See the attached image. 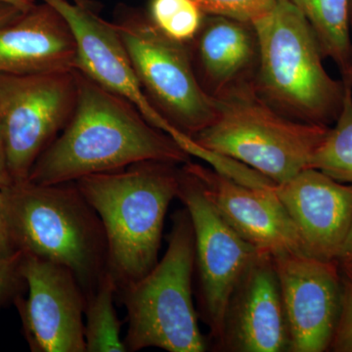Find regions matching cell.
<instances>
[{"mask_svg": "<svg viewBox=\"0 0 352 352\" xmlns=\"http://www.w3.org/2000/svg\"><path fill=\"white\" fill-rule=\"evenodd\" d=\"M78 91L63 131L38 157L28 182L50 185L124 170L141 162L182 166L190 156L126 99L76 71Z\"/></svg>", "mask_w": 352, "mask_h": 352, "instance_id": "6da1fadb", "label": "cell"}, {"mask_svg": "<svg viewBox=\"0 0 352 352\" xmlns=\"http://www.w3.org/2000/svg\"><path fill=\"white\" fill-rule=\"evenodd\" d=\"M179 168L141 162L75 182L103 223L108 272L118 292L144 277L159 261L164 219L177 198Z\"/></svg>", "mask_w": 352, "mask_h": 352, "instance_id": "7a4b0ae2", "label": "cell"}, {"mask_svg": "<svg viewBox=\"0 0 352 352\" xmlns=\"http://www.w3.org/2000/svg\"><path fill=\"white\" fill-rule=\"evenodd\" d=\"M1 190L18 252L63 265L94 293L108 271V243L96 210L76 182H15Z\"/></svg>", "mask_w": 352, "mask_h": 352, "instance_id": "3957f363", "label": "cell"}, {"mask_svg": "<svg viewBox=\"0 0 352 352\" xmlns=\"http://www.w3.org/2000/svg\"><path fill=\"white\" fill-rule=\"evenodd\" d=\"M252 24L258 41V94L291 119L332 126L342 110L346 82L326 71L307 18L289 0H276Z\"/></svg>", "mask_w": 352, "mask_h": 352, "instance_id": "277c9868", "label": "cell"}, {"mask_svg": "<svg viewBox=\"0 0 352 352\" xmlns=\"http://www.w3.org/2000/svg\"><path fill=\"white\" fill-rule=\"evenodd\" d=\"M215 118L196 144L244 164L280 184L310 168L329 127L287 117L264 100L254 82L217 96Z\"/></svg>", "mask_w": 352, "mask_h": 352, "instance_id": "5b68a950", "label": "cell"}, {"mask_svg": "<svg viewBox=\"0 0 352 352\" xmlns=\"http://www.w3.org/2000/svg\"><path fill=\"white\" fill-rule=\"evenodd\" d=\"M195 258L193 224L184 208L173 214L163 258L144 277L117 293L126 308L127 351L150 347L168 352L207 351L192 293Z\"/></svg>", "mask_w": 352, "mask_h": 352, "instance_id": "8992f818", "label": "cell"}, {"mask_svg": "<svg viewBox=\"0 0 352 352\" xmlns=\"http://www.w3.org/2000/svg\"><path fill=\"white\" fill-rule=\"evenodd\" d=\"M113 25L157 112L191 138L210 126L215 118L214 98L199 80L189 45L166 38L139 13L124 14Z\"/></svg>", "mask_w": 352, "mask_h": 352, "instance_id": "52a82bcc", "label": "cell"}, {"mask_svg": "<svg viewBox=\"0 0 352 352\" xmlns=\"http://www.w3.org/2000/svg\"><path fill=\"white\" fill-rule=\"evenodd\" d=\"M76 91V71L0 73V126L13 183L27 182L36 160L63 131Z\"/></svg>", "mask_w": 352, "mask_h": 352, "instance_id": "ba28073f", "label": "cell"}, {"mask_svg": "<svg viewBox=\"0 0 352 352\" xmlns=\"http://www.w3.org/2000/svg\"><path fill=\"white\" fill-rule=\"evenodd\" d=\"M186 164L179 168L177 198L193 224L201 314L212 339L219 344L231 294L261 251L243 239L220 217Z\"/></svg>", "mask_w": 352, "mask_h": 352, "instance_id": "9c48e42d", "label": "cell"}, {"mask_svg": "<svg viewBox=\"0 0 352 352\" xmlns=\"http://www.w3.org/2000/svg\"><path fill=\"white\" fill-rule=\"evenodd\" d=\"M27 298L15 300L24 336L34 352H87L85 292L60 264L22 254Z\"/></svg>", "mask_w": 352, "mask_h": 352, "instance_id": "30bf717a", "label": "cell"}, {"mask_svg": "<svg viewBox=\"0 0 352 352\" xmlns=\"http://www.w3.org/2000/svg\"><path fill=\"white\" fill-rule=\"evenodd\" d=\"M289 333V352L329 351L342 298L338 261L300 252L273 256Z\"/></svg>", "mask_w": 352, "mask_h": 352, "instance_id": "8fae6325", "label": "cell"}, {"mask_svg": "<svg viewBox=\"0 0 352 352\" xmlns=\"http://www.w3.org/2000/svg\"><path fill=\"white\" fill-rule=\"evenodd\" d=\"M227 224L261 252L307 254L300 233L274 192V185L251 186L214 168L186 164Z\"/></svg>", "mask_w": 352, "mask_h": 352, "instance_id": "7c38bea8", "label": "cell"}, {"mask_svg": "<svg viewBox=\"0 0 352 352\" xmlns=\"http://www.w3.org/2000/svg\"><path fill=\"white\" fill-rule=\"evenodd\" d=\"M289 346L273 254L261 251L231 294L217 346L233 352H284Z\"/></svg>", "mask_w": 352, "mask_h": 352, "instance_id": "4fadbf2b", "label": "cell"}, {"mask_svg": "<svg viewBox=\"0 0 352 352\" xmlns=\"http://www.w3.org/2000/svg\"><path fill=\"white\" fill-rule=\"evenodd\" d=\"M57 9L69 23L78 48L76 71L126 99L153 126L171 136L177 131L152 105L115 25L95 15L91 8L69 0H39Z\"/></svg>", "mask_w": 352, "mask_h": 352, "instance_id": "5bb4252c", "label": "cell"}, {"mask_svg": "<svg viewBox=\"0 0 352 352\" xmlns=\"http://www.w3.org/2000/svg\"><path fill=\"white\" fill-rule=\"evenodd\" d=\"M274 192L300 233L307 256L337 261L352 221V184L305 168Z\"/></svg>", "mask_w": 352, "mask_h": 352, "instance_id": "9a60e30c", "label": "cell"}, {"mask_svg": "<svg viewBox=\"0 0 352 352\" xmlns=\"http://www.w3.org/2000/svg\"><path fill=\"white\" fill-rule=\"evenodd\" d=\"M72 28L57 9L41 1L0 28V73L39 75L76 71Z\"/></svg>", "mask_w": 352, "mask_h": 352, "instance_id": "2e32d148", "label": "cell"}, {"mask_svg": "<svg viewBox=\"0 0 352 352\" xmlns=\"http://www.w3.org/2000/svg\"><path fill=\"white\" fill-rule=\"evenodd\" d=\"M189 48L199 80L212 96L254 82L258 65V41L252 23L206 15Z\"/></svg>", "mask_w": 352, "mask_h": 352, "instance_id": "e0dca14e", "label": "cell"}, {"mask_svg": "<svg viewBox=\"0 0 352 352\" xmlns=\"http://www.w3.org/2000/svg\"><path fill=\"white\" fill-rule=\"evenodd\" d=\"M315 32L324 56L331 58L346 80L351 68L352 41L349 0H289Z\"/></svg>", "mask_w": 352, "mask_h": 352, "instance_id": "ac0fdd59", "label": "cell"}, {"mask_svg": "<svg viewBox=\"0 0 352 352\" xmlns=\"http://www.w3.org/2000/svg\"><path fill=\"white\" fill-rule=\"evenodd\" d=\"M117 286L110 273L85 298V340L87 352H127L120 338L122 322L113 305Z\"/></svg>", "mask_w": 352, "mask_h": 352, "instance_id": "d6986e66", "label": "cell"}, {"mask_svg": "<svg viewBox=\"0 0 352 352\" xmlns=\"http://www.w3.org/2000/svg\"><path fill=\"white\" fill-rule=\"evenodd\" d=\"M310 168L352 184V87L346 82L344 103L333 126L315 152Z\"/></svg>", "mask_w": 352, "mask_h": 352, "instance_id": "ffe728a7", "label": "cell"}, {"mask_svg": "<svg viewBox=\"0 0 352 352\" xmlns=\"http://www.w3.org/2000/svg\"><path fill=\"white\" fill-rule=\"evenodd\" d=\"M205 17L195 0H152L148 18L166 38L189 45Z\"/></svg>", "mask_w": 352, "mask_h": 352, "instance_id": "44dd1931", "label": "cell"}, {"mask_svg": "<svg viewBox=\"0 0 352 352\" xmlns=\"http://www.w3.org/2000/svg\"><path fill=\"white\" fill-rule=\"evenodd\" d=\"M206 15L223 16L252 23L274 6L276 0H195Z\"/></svg>", "mask_w": 352, "mask_h": 352, "instance_id": "7402d4cb", "label": "cell"}, {"mask_svg": "<svg viewBox=\"0 0 352 352\" xmlns=\"http://www.w3.org/2000/svg\"><path fill=\"white\" fill-rule=\"evenodd\" d=\"M339 266L342 279L340 311L329 351L352 352V267Z\"/></svg>", "mask_w": 352, "mask_h": 352, "instance_id": "603a6c76", "label": "cell"}, {"mask_svg": "<svg viewBox=\"0 0 352 352\" xmlns=\"http://www.w3.org/2000/svg\"><path fill=\"white\" fill-rule=\"evenodd\" d=\"M21 252L11 258H0V307L10 300L15 302L25 287L21 273Z\"/></svg>", "mask_w": 352, "mask_h": 352, "instance_id": "cb8c5ba5", "label": "cell"}, {"mask_svg": "<svg viewBox=\"0 0 352 352\" xmlns=\"http://www.w3.org/2000/svg\"><path fill=\"white\" fill-rule=\"evenodd\" d=\"M18 252H20L17 251L14 245L3 196L0 190V258H11Z\"/></svg>", "mask_w": 352, "mask_h": 352, "instance_id": "d4e9b609", "label": "cell"}, {"mask_svg": "<svg viewBox=\"0 0 352 352\" xmlns=\"http://www.w3.org/2000/svg\"><path fill=\"white\" fill-rule=\"evenodd\" d=\"M12 183V177H11L10 173H9L8 162H7L3 131H2V127L0 126V189L6 188Z\"/></svg>", "mask_w": 352, "mask_h": 352, "instance_id": "484cf974", "label": "cell"}, {"mask_svg": "<svg viewBox=\"0 0 352 352\" xmlns=\"http://www.w3.org/2000/svg\"><path fill=\"white\" fill-rule=\"evenodd\" d=\"M337 261L340 266L352 267V221L346 240H344L342 249H340Z\"/></svg>", "mask_w": 352, "mask_h": 352, "instance_id": "4316f807", "label": "cell"}, {"mask_svg": "<svg viewBox=\"0 0 352 352\" xmlns=\"http://www.w3.org/2000/svg\"><path fill=\"white\" fill-rule=\"evenodd\" d=\"M24 11L11 4L0 1V28L20 17Z\"/></svg>", "mask_w": 352, "mask_h": 352, "instance_id": "83f0119b", "label": "cell"}, {"mask_svg": "<svg viewBox=\"0 0 352 352\" xmlns=\"http://www.w3.org/2000/svg\"><path fill=\"white\" fill-rule=\"evenodd\" d=\"M0 1L16 6L17 8L21 9V10L24 11V12L30 10L36 4V0H0Z\"/></svg>", "mask_w": 352, "mask_h": 352, "instance_id": "f1b7e54d", "label": "cell"}, {"mask_svg": "<svg viewBox=\"0 0 352 352\" xmlns=\"http://www.w3.org/2000/svg\"><path fill=\"white\" fill-rule=\"evenodd\" d=\"M72 1L75 2L78 6L88 7V8L92 7L91 1H89V0H72Z\"/></svg>", "mask_w": 352, "mask_h": 352, "instance_id": "f546056e", "label": "cell"}, {"mask_svg": "<svg viewBox=\"0 0 352 352\" xmlns=\"http://www.w3.org/2000/svg\"><path fill=\"white\" fill-rule=\"evenodd\" d=\"M344 80V82L349 83V85H351V87H352V52H351V68H349V76H347V78H346V80Z\"/></svg>", "mask_w": 352, "mask_h": 352, "instance_id": "4dcf8cb0", "label": "cell"}, {"mask_svg": "<svg viewBox=\"0 0 352 352\" xmlns=\"http://www.w3.org/2000/svg\"><path fill=\"white\" fill-rule=\"evenodd\" d=\"M349 17H351V25H352V0H349Z\"/></svg>", "mask_w": 352, "mask_h": 352, "instance_id": "1f68e13d", "label": "cell"}]
</instances>
